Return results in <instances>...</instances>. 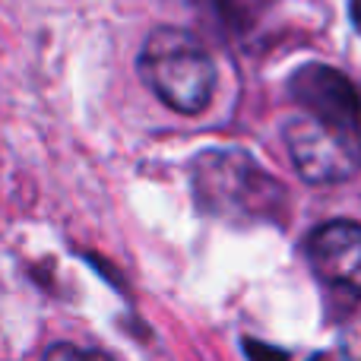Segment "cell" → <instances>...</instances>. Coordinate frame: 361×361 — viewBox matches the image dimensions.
<instances>
[{
	"instance_id": "6da1fadb",
	"label": "cell",
	"mask_w": 361,
	"mask_h": 361,
	"mask_svg": "<svg viewBox=\"0 0 361 361\" xmlns=\"http://www.w3.org/2000/svg\"><path fill=\"white\" fill-rule=\"evenodd\" d=\"M143 82L178 114H200L216 92V63L200 38L175 25H159L146 35L137 57Z\"/></svg>"
},
{
	"instance_id": "7a4b0ae2",
	"label": "cell",
	"mask_w": 361,
	"mask_h": 361,
	"mask_svg": "<svg viewBox=\"0 0 361 361\" xmlns=\"http://www.w3.org/2000/svg\"><path fill=\"white\" fill-rule=\"evenodd\" d=\"M193 190L209 216L222 219H276L286 209V190L247 152L212 149L193 162Z\"/></svg>"
},
{
	"instance_id": "3957f363",
	"label": "cell",
	"mask_w": 361,
	"mask_h": 361,
	"mask_svg": "<svg viewBox=\"0 0 361 361\" xmlns=\"http://www.w3.org/2000/svg\"><path fill=\"white\" fill-rule=\"evenodd\" d=\"M286 146L298 175L307 184H339L361 171V140L311 114H298L288 121Z\"/></svg>"
},
{
	"instance_id": "277c9868",
	"label": "cell",
	"mask_w": 361,
	"mask_h": 361,
	"mask_svg": "<svg viewBox=\"0 0 361 361\" xmlns=\"http://www.w3.org/2000/svg\"><path fill=\"white\" fill-rule=\"evenodd\" d=\"M288 89L305 114L361 140V95L345 73L326 63H307L292 76Z\"/></svg>"
},
{
	"instance_id": "5b68a950",
	"label": "cell",
	"mask_w": 361,
	"mask_h": 361,
	"mask_svg": "<svg viewBox=\"0 0 361 361\" xmlns=\"http://www.w3.org/2000/svg\"><path fill=\"white\" fill-rule=\"evenodd\" d=\"M307 260L320 282L336 292L361 295V225L326 222L307 238Z\"/></svg>"
},
{
	"instance_id": "8992f818",
	"label": "cell",
	"mask_w": 361,
	"mask_h": 361,
	"mask_svg": "<svg viewBox=\"0 0 361 361\" xmlns=\"http://www.w3.org/2000/svg\"><path fill=\"white\" fill-rule=\"evenodd\" d=\"M42 361H114V358L99 349H80V345H70V343H57L44 352Z\"/></svg>"
},
{
	"instance_id": "52a82bcc",
	"label": "cell",
	"mask_w": 361,
	"mask_h": 361,
	"mask_svg": "<svg viewBox=\"0 0 361 361\" xmlns=\"http://www.w3.org/2000/svg\"><path fill=\"white\" fill-rule=\"evenodd\" d=\"M339 355L343 361H361V317L349 320L339 336Z\"/></svg>"
},
{
	"instance_id": "ba28073f",
	"label": "cell",
	"mask_w": 361,
	"mask_h": 361,
	"mask_svg": "<svg viewBox=\"0 0 361 361\" xmlns=\"http://www.w3.org/2000/svg\"><path fill=\"white\" fill-rule=\"evenodd\" d=\"M247 355L254 361H286V352H276V349H267V345H257V343H247Z\"/></svg>"
},
{
	"instance_id": "9c48e42d",
	"label": "cell",
	"mask_w": 361,
	"mask_h": 361,
	"mask_svg": "<svg viewBox=\"0 0 361 361\" xmlns=\"http://www.w3.org/2000/svg\"><path fill=\"white\" fill-rule=\"evenodd\" d=\"M349 13H352V23H355V29L361 32V0H352V4H349Z\"/></svg>"
},
{
	"instance_id": "30bf717a",
	"label": "cell",
	"mask_w": 361,
	"mask_h": 361,
	"mask_svg": "<svg viewBox=\"0 0 361 361\" xmlns=\"http://www.w3.org/2000/svg\"><path fill=\"white\" fill-rule=\"evenodd\" d=\"M317 361H324V358H317Z\"/></svg>"
}]
</instances>
